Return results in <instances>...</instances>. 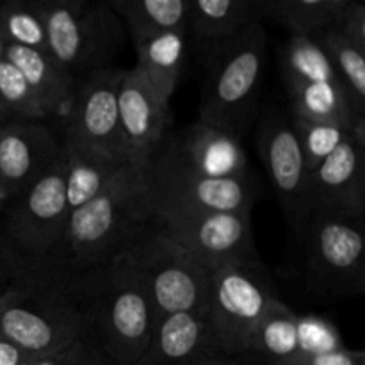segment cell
Returning a JSON list of instances; mask_svg holds the SVG:
<instances>
[{
    "label": "cell",
    "mask_w": 365,
    "mask_h": 365,
    "mask_svg": "<svg viewBox=\"0 0 365 365\" xmlns=\"http://www.w3.org/2000/svg\"><path fill=\"white\" fill-rule=\"evenodd\" d=\"M146 175L125 166L96 198L68 214L56 250L27 284L61 292L75 289L127 252L148 225ZM73 302V299H71Z\"/></svg>",
    "instance_id": "1"
},
{
    "label": "cell",
    "mask_w": 365,
    "mask_h": 365,
    "mask_svg": "<svg viewBox=\"0 0 365 365\" xmlns=\"http://www.w3.org/2000/svg\"><path fill=\"white\" fill-rule=\"evenodd\" d=\"M71 299L110 365H132L148 348L155 314L128 250L82 282Z\"/></svg>",
    "instance_id": "2"
},
{
    "label": "cell",
    "mask_w": 365,
    "mask_h": 365,
    "mask_svg": "<svg viewBox=\"0 0 365 365\" xmlns=\"http://www.w3.org/2000/svg\"><path fill=\"white\" fill-rule=\"evenodd\" d=\"M267 32L262 21L235 38L200 48L202 100L200 121L242 138L259 109L266 68Z\"/></svg>",
    "instance_id": "3"
},
{
    "label": "cell",
    "mask_w": 365,
    "mask_h": 365,
    "mask_svg": "<svg viewBox=\"0 0 365 365\" xmlns=\"http://www.w3.org/2000/svg\"><path fill=\"white\" fill-rule=\"evenodd\" d=\"M68 214L61 153L39 180L2 209L0 264L6 284H27L39 273L59 242Z\"/></svg>",
    "instance_id": "4"
},
{
    "label": "cell",
    "mask_w": 365,
    "mask_h": 365,
    "mask_svg": "<svg viewBox=\"0 0 365 365\" xmlns=\"http://www.w3.org/2000/svg\"><path fill=\"white\" fill-rule=\"evenodd\" d=\"M39 7L50 56L75 82L113 66L125 27L109 2L39 0Z\"/></svg>",
    "instance_id": "5"
},
{
    "label": "cell",
    "mask_w": 365,
    "mask_h": 365,
    "mask_svg": "<svg viewBox=\"0 0 365 365\" xmlns=\"http://www.w3.org/2000/svg\"><path fill=\"white\" fill-rule=\"evenodd\" d=\"M278 298L260 260L230 264L210 271L203 319L217 351L225 356L250 353L267 307Z\"/></svg>",
    "instance_id": "6"
},
{
    "label": "cell",
    "mask_w": 365,
    "mask_h": 365,
    "mask_svg": "<svg viewBox=\"0 0 365 365\" xmlns=\"http://www.w3.org/2000/svg\"><path fill=\"white\" fill-rule=\"evenodd\" d=\"M303 232L307 284L324 298H351L365 289L364 217L312 210Z\"/></svg>",
    "instance_id": "7"
},
{
    "label": "cell",
    "mask_w": 365,
    "mask_h": 365,
    "mask_svg": "<svg viewBox=\"0 0 365 365\" xmlns=\"http://www.w3.org/2000/svg\"><path fill=\"white\" fill-rule=\"evenodd\" d=\"M152 302L157 324L175 314H205L210 271L152 225L128 248Z\"/></svg>",
    "instance_id": "8"
},
{
    "label": "cell",
    "mask_w": 365,
    "mask_h": 365,
    "mask_svg": "<svg viewBox=\"0 0 365 365\" xmlns=\"http://www.w3.org/2000/svg\"><path fill=\"white\" fill-rule=\"evenodd\" d=\"M84 331V316L68 296L32 285L0 287V335L32 359L59 351Z\"/></svg>",
    "instance_id": "9"
},
{
    "label": "cell",
    "mask_w": 365,
    "mask_h": 365,
    "mask_svg": "<svg viewBox=\"0 0 365 365\" xmlns=\"http://www.w3.org/2000/svg\"><path fill=\"white\" fill-rule=\"evenodd\" d=\"M153 230L195 257L205 269L260 260L255 248L252 212L221 210H153Z\"/></svg>",
    "instance_id": "10"
},
{
    "label": "cell",
    "mask_w": 365,
    "mask_h": 365,
    "mask_svg": "<svg viewBox=\"0 0 365 365\" xmlns=\"http://www.w3.org/2000/svg\"><path fill=\"white\" fill-rule=\"evenodd\" d=\"M259 191L252 175L245 178H207L185 170L157 152L146 175V203L153 210H221L252 212Z\"/></svg>",
    "instance_id": "11"
},
{
    "label": "cell",
    "mask_w": 365,
    "mask_h": 365,
    "mask_svg": "<svg viewBox=\"0 0 365 365\" xmlns=\"http://www.w3.org/2000/svg\"><path fill=\"white\" fill-rule=\"evenodd\" d=\"M127 70L110 66L77 82L64 120V143L123 157L118 91Z\"/></svg>",
    "instance_id": "12"
},
{
    "label": "cell",
    "mask_w": 365,
    "mask_h": 365,
    "mask_svg": "<svg viewBox=\"0 0 365 365\" xmlns=\"http://www.w3.org/2000/svg\"><path fill=\"white\" fill-rule=\"evenodd\" d=\"M259 153L282 209L299 227L309 216V171L289 114L267 107L260 114Z\"/></svg>",
    "instance_id": "13"
},
{
    "label": "cell",
    "mask_w": 365,
    "mask_h": 365,
    "mask_svg": "<svg viewBox=\"0 0 365 365\" xmlns=\"http://www.w3.org/2000/svg\"><path fill=\"white\" fill-rule=\"evenodd\" d=\"M118 113L125 160L135 171L148 173L170 132V103L159 100L148 82L132 68L120 84Z\"/></svg>",
    "instance_id": "14"
},
{
    "label": "cell",
    "mask_w": 365,
    "mask_h": 365,
    "mask_svg": "<svg viewBox=\"0 0 365 365\" xmlns=\"http://www.w3.org/2000/svg\"><path fill=\"white\" fill-rule=\"evenodd\" d=\"M61 157L57 141L43 121L7 118L0 123V209L43 177Z\"/></svg>",
    "instance_id": "15"
},
{
    "label": "cell",
    "mask_w": 365,
    "mask_h": 365,
    "mask_svg": "<svg viewBox=\"0 0 365 365\" xmlns=\"http://www.w3.org/2000/svg\"><path fill=\"white\" fill-rule=\"evenodd\" d=\"M160 152L185 170L207 178L250 177L241 138L200 120L178 132H168Z\"/></svg>",
    "instance_id": "16"
},
{
    "label": "cell",
    "mask_w": 365,
    "mask_h": 365,
    "mask_svg": "<svg viewBox=\"0 0 365 365\" xmlns=\"http://www.w3.org/2000/svg\"><path fill=\"white\" fill-rule=\"evenodd\" d=\"M365 150L355 146L351 139L323 160L309 177V214L312 210L365 214Z\"/></svg>",
    "instance_id": "17"
},
{
    "label": "cell",
    "mask_w": 365,
    "mask_h": 365,
    "mask_svg": "<svg viewBox=\"0 0 365 365\" xmlns=\"http://www.w3.org/2000/svg\"><path fill=\"white\" fill-rule=\"evenodd\" d=\"M221 355L203 316L175 314L155 327L148 348L132 365H196Z\"/></svg>",
    "instance_id": "18"
},
{
    "label": "cell",
    "mask_w": 365,
    "mask_h": 365,
    "mask_svg": "<svg viewBox=\"0 0 365 365\" xmlns=\"http://www.w3.org/2000/svg\"><path fill=\"white\" fill-rule=\"evenodd\" d=\"M4 57L24 75L45 118L66 116L77 82L50 52L7 45Z\"/></svg>",
    "instance_id": "19"
},
{
    "label": "cell",
    "mask_w": 365,
    "mask_h": 365,
    "mask_svg": "<svg viewBox=\"0 0 365 365\" xmlns=\"http://www.w3.org/2000/svg\"><path fill=\"white\" fill-rule=\"evenodd\" d=\"M64 159V196L68 212L81 209L106 191L116 175L128 166L127 160L100 150L61 141Z\"/></svg>",
    "instance_id": "20"
},
{
    "label": "cell",
    "mask_w": 365,
    "mask_h": 365,
    "mask_svg": "<svg viewBox=\"0 0 365 365\" xmlns=\"http://www.w3.org/2000/svg\"><path fill=\"white\" fill-rule=\"evenodd\" d=\"M262 21L260 0H196L189 7L187 39L198 48L235 38Z\"/></svg>",
    "instance_id": "21"
},
{
    "label": "cell",
    "mask_w": 365,
    "mask_h": 365,
    "mask_svg": "<svg viewBox=\"0 0 365 365\" xmlns=\"http://www.w3.org/2000/svg\"><path fill=\"white\" fill-rule=\"evenodd\" d=\"M187 43V31L182 27L153 36L135 46L138 52L135 71L148 82L153 93L164 103H170L171 95L182 77Z\"/></svg>",
    "instance_id": "22"
},
{
    "label": "cell",
    "mask_w": 365,
    "mask_h": 365,
    "mask_svg": "<svg viewBox=\"0 0 365 365\" xmlns=\"http://www.w3.org/2000/svg\"><path fill=\"white\" fill-rule=\"evenodd\" d=\"M248 355L266 365H302L298 314L289 309L280 298H274L267 307Z\"/></svg>",
    "instance_id": "23"
},
{
    "label": "cell",
    "mask_w": 365,
    "mask_h": 365,
    "mask_svg": "<svg viewBox=\"0 0 365 365\" xmlns=\"http://www.w3.org/2000/svg\"><path fill=\"white\" fill-rule=\"evenodd\" d=\"M134 45L173 29L187 27L191 0H110Z\"/></svg>",
    "instance_id": "24"
},
{
    "label": "cell",
    "mask_w": 365,
    "mask_h": 365,
    "mask_svg": "<svg viewBox=\"0 0 365 365\" xmlns=\"http://www.w3.org/2000/svg\"><path fill=\"white\" fill-rule=\"evenodd\" d=\"M351 0H260V16L282 24L292 36L317 39L335 27Z\"/></svg>",
    "instance_id": "25"
},
{
    "label": "cell",
    "mask_w": 365,
    "mask_h": 365,
    "mask_svg": "<svg viewBox=\"0 0 365 365\" xmlns=\"http://www.w3.org/2000/svg\"><path fill=\"white\" fill-rule=\"evenodd\" d=\"M289 96V114L310 121H342L351 123L356 113L349 103L341 82L285 84Z\"/></svg>",
    "instance_id": "26"
},
{
    "label": "cell",
    "mask_w": 365,
    "mask_h": 365,
    "mask_svg": "<svg viewBox=\"0 0 365 365\" xmlns=\"http://www.w3.org/2000/svg\"><path fill=\"white\" fill-rule=\"evenodd\" d=\"M317 41L327 52L353 110L365 114V52L348 41L337 29H328Z\"/></svg>",
    "instance_id": "27"
},
{
    "label": "cell",
    "mask_w": 365,
    "mask_h": 365,
    "mask_svg": "<svg viewBox=\"0 0 365 365\" xmlns=\"http://www.w3.org/2000/svg\"><path fill=\"white\" fill-rule=\"evenodd\" d=\"M280 68L285 84L339 81L319 41L305 36H289L280 53Z\"/></svg>",
    "instance_id": "28"
},
{
    "label": "cell",
    "mask_w": 365,
    "mask_h": 365,
    "mask_svg": "<svg viewBox=\"0 0 365 365\" xmlns=\"http://www.w3.org/2000/svg\"><path fill=\"white\" fill-rule=\"evenodd\" d=\"M0 36L6 45L48 52L39 0H6L0 4Z\"/></svg>",
    "instance_id": "29"
},
{
    "label": "cell",
    "mask_w": 365,
    "mask_h": 365,
    "mask_svg": "<svg viewBox=\"0 0 365 365\" xmlns=\"http://www.w3.org/2000/svg\"><path fill=\"white\" fill-rule=\"evenodd\" d=\"M289 118H291L292 128H294L296 138H298L309 175L327 157H330L342 145L344 139L349 138V125L351 123H342V121H310L292 116V114H289Z\"/></svg>",
    "instance_id": "30"
},
{
    "label": "cell",
    "mask_w": 365,
    "mask_h": 365,
    "mask_svg": "<svg viewBox=\"0 0 365 365\" xmlns=\"http://www.w3.org/2000/svg\"><path fill=\"white\" fill-rule=\"evenodd\" d=\"M0 106L9 118L32 121L45 120V113L36 102L24 75L6 57H0Z\"/></svg>",
    "instance_id": "31"
},
{
    "label": "cell",
    "mask_w": 365,
    "mask_h": 365,
    "mask_svg": "<svg viewBox=\"0 0 365 365\" xmlns=\"http://www.w3.org/2000/svg\"><path fill=\"white\" fill-rule=\"evenodd\" d=\"M298 342L302 364L310 356L344 346L339 328L331 321L312 314H298Z\"/></svg>",
    "instance_id": "32"
},
{
    "label": "cell",
    "mask_w": 365,
    "mask_h": 365,
    "mask_svg": "<svg viewBox=\"0 0 365 365\" xmlns=\"http://www.w3.org/2000/svg\"><path fill=\"white\" fill-rule=\"evenodd\" d=\"M29 365H110V362L96 342L84 331L63 349L32 359Z\"/></svg>",
    "instance_id": "33"
},
{
    "label": "cell",
    "mask_w": 365,
    "mask_h": 365,
    "mask_svg": "<svg viewBox=\"0 0 365 365\" xmlns=\"http://www.w3.org/2000/svg\"><path fill=\"white\" fill-rule=\"evenodd\" d=\"M331 29H337L348 41L365 52V6L362 2L351 0Z\"/></svg>",
    "instance_id": "34"
},
{
    "label": "cell",
    "mask_w": 365,
    "mask_h": 365,
    "mask_svg": "<svg viewBox=\"0 0 365 365\" xmlns=\"http://www.w3.org/2000/svg\"><path fill=\"white\" fill-rule=\"evenodd\" d=\"M302 365H365V353L353 351V349L342 346L334 351L310 356Z\"/></svg>",
    "instance_id": "35"
},
{
    "label": "cell",
    "mask_w": 365,
    "mask_h": 365,
    "mask_svg": "<svg viewBox=\"0 0 365 365\" xmlns=\"http://www.w3.org/2000/svg\"><path fill=\"white\" fill-rule=\"evenodd\" d=\"M32 356L0 335V365H29Z\"/></svg>",
    "instance_id": "36"
},
{
    "label": "cell",
    "mask_w": 365,
    "mask_h": 365,
    "mask_svg": "<svg viewBox=\"0 0 365 365\" xmlns=\"http://www.w3.org/2000/svg\"><path fill=\"white\" fill-rule=\"evenodd\" d=\"M196 365H266L260 362L259 359L252 355H242V356H225V355H216L209 356V359H203L202 362Z\"/></svg>",
    "instance_id": "37"
},
{
    "label": "cell",
    "mask_w": 365,
    "mask_h": 365,
    "mask_svg": "<svg viewBox=\"0 0 365 365\" xmlns=\"http://www.w3.org/2000/svg\"><path fill=\"white\" fill-rule=\"evenodd\" d=\"M4 284H6V274H4V267L2 264H0V287H2Z\"/></svg>",
    "instance_id": "38"
},
{
    "label": "cell",
    "mask_w": 365,
    "mask_h": 365,
    "mask_svg": "<svg viewBox=\"0 0 365 365\" xmlns=\"http://www.w3.org/2000/svg\"><path fill=\"white\" fill-rule=\"evenodd\" d=\"M7 118H9V116H7L6 110H4V109H2V106H0V123H2V121H6Z\"/></svg>",
    "instance_id": "39"
}]
</instances>
